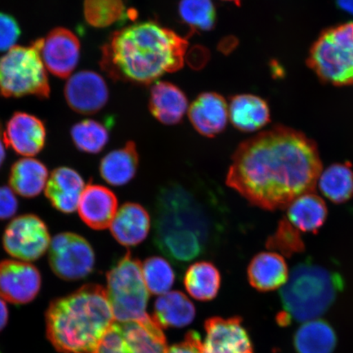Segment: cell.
<instances>
[{
  "label": "cell",
  "instance_id": "1",
  "mask_svg": "<svg viewBox=\"0 0 353 353\" xmlns=\"http://www.w3.org/2000/svg\"><path fill=\"white\" fill-rule=\"evenodd\" d=\"M321 170L316 144L301 132L277 125L238 145L226 183L254 206L281 210L314 192Z\"/></svg>",
  "mask_w": 353,
  "mask_h": 353
},
{
  "label": "cell",
  "instance_id": "2",
  "mask_svg": "<svg viewBox=\"0 0 353 353\" xmlns=\"http://www.w3.org/2000/svg\"><path fill=\"white\" fill-rule=\"evenodd\" d=\"M186 39L154 21L137 22L110 34L100 66L114 81L148 85L183 68Z\"/></svg>",
  "mask_w": 353,
  "mask_h": 353
},
{
  "label": "cell",
  "instance_id": "3",
  "mask_svg": "<svg viewBox=\"0 0 353 353\" xmlns=\"http://www.w3.org/2000/svg\"><path fill=\"white\" fill-rule=\"evenodd\" d=\"M183 183H168L154 207V241L175 263L191 262L207 252L221 232L215 203Z\"/></svg>",
  "mask_w": 353,
  "mask_h": 353
},
{
  "label": "cell",
  "instance_id": "4",
  "mask_svg": "<svg viewBox=\"0 0 353 353\" xmlns=\"http://www.w3.org/2000/svg\"><path fill=\"white\" fill-rule=\"evenodd\" d=\"M46 316L48 339L61 353H94L114 322L107 290L97 284L52 300Z\"/></svg>",
  "mask_w": 353,
  "mask_h": 353
},
{
  "label": "cell",
  "instance_id": "5",
  "mask_svg": "<svg viewBox=\"0 0 353 353\" xmlns=\"http://www.w3.org/2000/svg\"><path fill=\"white\" fill-rule=\"evenodd\" d=\"M343 288L341 275L310 262L297 265L281 287L284 313L291 321L319 319Z\"/></svg>",
  "mask_w": 353,
  "mask_h": 353
},
{
  "label": "cell",
  "instance_id": "6",
  "mask_svg": "<svg viewBox=\"0 0 353 353\" xmlns=\"http://www.w3.org/2000/svg\"><path fill=\"white\" fill-rule=\"evenodd\" d=\"M50 92L38 39L30 46H14L0 57V95L7 99L34 96L47 99Z\"/></svg>",
  "mask_w": 353,
  "mask_h": 353
},
{
  "label": "cell",
  "instance_id": "7",
  "mask_svg": "<svg viewBox=\"0 0 353 353\" xmlns=\"http://www.w3.org/2000/svg\"><path fill=\"white\" fill-rule=\"evenodd\" d=\"M307 63L322 82L353 85V22L322 32L309 52Z\"/></svg>",
  "mask_w": 353,
  "mask_h": 353
},
{
  "label": "cell",
  "instance_id": "8",
  "mask_svg": "<svg viewBox=\"0 0 353 353\" xmlns=\"http://www.w3.org/2000/svg\"><path fill=\"white\" fill-rule=\"evenodd\" d=\"M107 294L114 321H134L148 319L149 291L143 276L142 264L128 252L107 274Z\"/></svg>",
  "mask_w": 353,
  "mask_h": 353
},
{
  "label": "cell",
  "instance_id": "9",
  "mask_svg": "<svg viewBox=\"0 0 353 353\" xmlns=\"http://www.w3.org/2000/svg\"><path fill=\"white\" fill-rule=\"evenodd\" d=\"M162 328L152 317L116 321L105 334L94 353H166Z\"/></svg>",
  "mask_w": 353,
  "mask_h": 353
},
{
  "label": "cell",
  "instance_id": "10",
  "mask_svg": "<svg viewBox=\"0 0 353 353\" xmlns=\"http://www.w3.org/2000/svg\"><path fill=\"white\" fill-rule=\"evenodd\" d=\"M48 261L52 272L61 280L76 281L94 271L95 254L88 241L78 234H57L48 248Z\"/></svg>",
  "mask_w": 353,
  "mask_h": 353
},
{
  "label": "cell",
  "instance_id": "11",
  "mask_svg": "<svg viewBox=\"0 0 353 353\" xmlns=\"http://www.w3.org/2000/svg\"><path fill=\"white\" fill-rule=\"evenodd\" d=\"M50 243L47 225L34 214H24L12 220L3 236L6 252L23 262L41 258L50 248Z\"/></svg>",
  "mask_w": 353,
  "mask_h": 353
},
{
  "label": "cell",
  "instance_id": "12",
  "mask_svg": "<svg viewBox=\"0 0 353 353\" xmlns=\"http://www.w3.org/2000/svg\"><path fill=\"white\" fill-rule=\"evenodd\" d=\"M38 41L46 68L57 77H69L81 59V46L77 35L68 29L57 28Z\"/></svg>",
  "mask_w": 353,
  "mask_h": 353
},
{
  "label": "cell",
  "instance_id": "13",
  "mask_svg": "<svg viewBox=\"0 0 353 353\" xmlns=\"http://www.w3.org/2000/svg\"><path fill=\"white\" fill-rule=\"evenodd\" d=\"M41 272L33 264L20 260L0 263V298L14 304L33 301L41 289Z\"/></svg>",
  "mask_w": 353,
  "mask_h": 353
},
{
  "label": "cell",
  "instance_id": "14",
  "mask_svg": "<svg viewBox=\"0 0 353 353\" xmlns=\"http://www.w3.org/2000/svg\"><path fill=\"white\" fill-rule=\"evenodd\" d=\"M64 95L66 103L74 112L94 114L107 105L109 90L107 83L99 74L81 70L66 82Z\"/></svg>",
  "mask_w": 353,
  "mask_h": 353
},
{
  "label": "cell",
  "instance_id": "15",
  "mask_svg": "<svg viewBox=\"0 0 353 353\" xmlns=\"http://www.w3.org/2000/svg\"><path fill=\"white\" fill-rule=\"evenodd\" d=\"M205 330L203 353H253L248 333L237 317L211 319L206 322Z\"/></svg>",
  "mask_w": 353,
  "mask_h": 353
},
{
  "label": "cell",
  "instance_id": "16",
  "mask_svg": "<svg viewBox=\"0 0 353 353\" xmlns=\"http://www.w3.org/2000/svg\"><path fill=\"white\" fill-rule=\"evenodd\" d=\"M47 132L41 119L17 112L8 121L4 140L8 147L25 157L37 156L46 145Z\"/></svg>",
  "mask_w": 353,
  "mask_h": 353
},
{
  "label": "cell",
  "instance_id": "17",
  "mask_svg": "<svg viewBox=\"0 0 353 353\" xmlns=\"http://www.w3.org/2000/svg\"><path fill=\"white\" fill-rule=\"evenodd\" d=\"M188 112L194 129L207 138H214L228 125V105L218 92H202L190 105Z\"/></svg>",
  "mask_w": 353,
  "mask_h": 353
},
{
  "label": "cell",
  "instance_id": "18",
  "mask_svg": "<svg viewBox=\"0 0 353 353\" xmlns=\"http://www.w3.org/2000/svg\"><path fill=\"white\" fill-rule=\"evenodd\" d=\"M117 208V197L112 191L101 185L88 184L82 193L78 211L88 227L104 230L112 225Z\"/></svg>",
  "mask_w": 353,
  "mask_h": 353
},
{
  "label": "cell",
  "instance_id": "19",
  "mask_svg": "<svg viewBox=\"0 0 353 353\" xmlns=\"http://www.w3.org/2000/svg\"><path fill=\"white\" fill-rule=\"evenodd\" d=\"M85 188V182L76 170L60 167L48 178L46 195L56 210L72 214L78 209Z\"/></svg>",
  "mask_w": 353,
  "mask_h": 353
},
{
  "label": "cell",
  "instance_id": "20",
  "mask_svg": "<svg viewBox=\"0 0 353 353\" xmlns=\"http://www.w3.org/2000/svg\"><path fill=\"white\" fill-rule=\"evenodd\" d=\"M151 229V219L147 210L137 203L128 202L117 211L110 232L123 246H136L143 242Z\"/></svg>",
  "mask_w": 353,
  "mask_h": 353
},
{
  "label": "cell",
  "instance_id": "21",
  "mask_svg": "<svg viewBox=\"0 0 353 353\" xmlns=\"http://www.w3.org/2000/svg\"><path fill=\"white\" fill-rule=\"evenodd\" d=\"M188 109L186 94L174 83L158 81L152 87L149 110L159 122L165 125H178Z\"/></svg>",
  "mask_w": 353,
  "mask_h": 353
},
{
  "label": "cell",
  "instance_id": "22",
  "mask_svg": "<svg viewBox=\"0 0 353 353\" xmlns=\"http://www.w3.org/2000/svg\"><path fill=\"white\" fill-rule=\"evenodd\" d=\"M229 120L236 130L252 132L263 129L271 121L267 101L253 94L232 97L228 105Z\"/></svg>",
  "mask_w": 353,
  "mask_h": 353
},
{
  "label": "cell",
  "instance_id": "23",
  "mask_svg": "<svg viewBox=\"0 0 353 353\" xmlns=\"http://www.w3.org/2000/svg\"><path fill=\"white\" fill-rule=\"evenodd\" d=\"M288 277L285 259L276 253H260L254 256L249 265L250 283L254 289L263 292L281 288Z\"/></svg>",
  "mask_w": 353,
  "mask_h": 353
},
{
  "label": "cell",
  "instance_id": "24",
  "mask_svg": "<svg viewBox=\"0 0 353 353\" xmlns=\"http://www.w3.org/2000/svg\"><path fill=\"white\" fill-rule=\"evenodd\" d=\"M139 165V154L132 141L125 147L109 152L101 161L99 171L101 178L114 187L129 183L134 178Z\"/></svg>",
  "mask_w": 353,
  "mask_h": 353
},
{
  "label": "cell",
  "instance_id": "25",
  "mask_svg": "<svg viewBox=\"0 0 353 353\" xmlns=\"http://www.w3.org/2000/svg\"><path fill=\"white\" fill-rule=\"evenodd\" d=\"M48 178L47 167L32 157L20 159L12 165L10 185L13 192L22 197L34 198L46 188Z\"/></svg>",
  "mask_w": 353,
  "mask_h": 353
},
{
  "label": "cell",
  "instance_id": "26",
  "mask_svg": "<svg viewBox=\"0 0 353 353\" xmlns=\"http://www.w3.org/2000/svg\"><path fill=\"white\" fill-rule=\"evenodd\" d=\"M195 316L191 300L179 291H172L157 299L152 319L161 328L183 327L191 323Z\"/></svg>",
  "mask_w": 353,
  "mask_h": 353
},
{
  "label": "cell",
  "instance_id": "27",
  "mask_svg": "<svg viewBox=\"0 0 353 353\" xmlns=\"http://www.w3.org/2000/svg\"><path fill=\"white\" fill-rule=\"evenodd\" d=\"M294 343L298 353H333L337 337L332 326L319 319L303 322L295 333Z\"/></svg>",
  "mask_w": 353,
  "mask_h": 353
},
{
  "label": "cell",
  "instance_id": "28",
  "mask_svg": "<svg viewBox=\"0 0 353 353\" xmlns=\"http://www.w3.org/2000/svg\"><path fill=\"white\" fill-rule=\"evenodd\" d=\"M287 208L289 222L303 232L319 230L327 216L324 201L313 192L295 199Z\"/></svg>",
  "mask_w": 353,
  "mask_h": 353
},
{
  "label": "cell",
  "instance_id": "29",
  "mask_svg": "<svg viewBox=\"0 0 353 353\" xmlns=\"http://www.w3.org/2000/svg\"><path fill=\"white\" fill-rule=\"evenodd\" d=\"M184 285L188 294L199 301H210L219 293L221 274L215 265L206 261L194 263L184 276Z\"/></svg>",
  "mask_w": 353,
  "mask_h": 353
},
{
  "label": "cell",
  "instance_id": "30",
  "mask_svg": "<svg viewBox=\"0 0 353 353\" xmlns=\"http://www.w3.org/2000/svg\"><path fill=\"white\" fill-rule=\"evenodd\" d=\"M83 16L92 28H107L136 13L127 11L123 0H85Z\"/></svg>",
  "mask_w": 353,
  "mask_h": 353
},
{
  "label": "cell",
  "instance_id": "31",
  "mask_svg": "<svg viewBox=\"0 0 353 353\" xmlns=\"http://www.w3.org/2000/svg\"><path fill=\"white\" fill-rule=\"evenodd\" d=\"M319 182L321 192L331 201L343 203L353 196V172L347 163L329 167Z\"/></svg>",
  "mask_w": 353,
  "mask_h": 353
},
{
  "label": "cell",
  "instance_id": "32",
  "mask_svg": "<svg viewBox=\"0 0 353 353\" xmlns=\"http://www.w3.org/2000/svg\"><path fill=\"white\" fill-rule=\"evenodd\" d=\"M179 16L191 33L210 32L217 22V10L212 0H181Z\"/></svg>",
  "mask_w": 353,
  "mask_h": 353
},
{
  "label": "cell",
  "instance_id": "33",
  "mask_svg": "<svg viewBox=\"0 0 353 353\" xmlns=\"http://www.w3.org/2000/svg\"><path fill=\"white\" fill-rule=\"evenodd\" d=\"M70 134L77 149L88 154H98L103 151L110 139L107 125L90 119L73 125Z\"/></svg>",
  "mask_w": 353,
  "mask_h": 353
},
{
  "label": "cell",
  "instance_id": "34",
  "mask_svg": "<svg viewBox=\"0 0 353 353\" xmlns=\"http://www.w3.org/2000/svg\"><path fill=\"white\" fill-rule=\"evenodd\" d=\"M145 286L154 295L170 292L175 281L173 268L167 260L160 256H152L145 259L142 266Z\"/></svg>",
  "mask_w": 353,
  "mask_h": 353
},
{
  "label": "cell",
  "instance_id": "35",
  "mask_svg": "<svg viewBox=\"0 0 353 353\" xmlns=\"http://www.w3.org/2000/svg\"><path fill=\"white\" fill-rule=\"evenodd\" d=\"M267 246L269 249L280 251L287 256L300 252L304 248L296 228L285 220L281 222L274 235L269 238Z\"/></svg>",
  "mask_w": 353,
  "mask_h": 353
},
{
  "label": "cell",
  "instance_id": "36",
  "mask_svg": "<svg viewBox=\"0 0 353 353\" xmlns=\"http://www.w3.org/2000/svg\"><path fill=\"white\" fill-rule=\"evenodd\" d=\"M19 22L10 14L0 12V52L10 50L21 37Z\"/></svg>",
  "mask_w": 353,
  "mask_h": 353
},
{
  "label": "cell",
  "instance_id": "37",
  "mask_svg": "<svg viewBox=\"0 0 353 353\" xmlns=\"http://www.w3.org/2000/svg\"><path fill=\"white\" fill-rule=\"evenodd\" d=\"M19 208L14 192L10 188L0 187V220H6L12 217Z\"/></svg>",
  "mask_w": 353,
  "mask_h": 353
},
{
  "label": "cell",
  "instance_id": "38",
  "mask_svg": "<svg viewBox=\"0 0 353 353\" xmlns=\"http://www.w3.org/2000/svg\"><path fill=\"white\" fill-rule=\"evenodd\" d=\"M166 353H203L201 339L196 333H189L183 342L168 348Z\"/></svg>",
  "mask_w": 353,
  "mask_h": 353
},
{
  "label": "cell",
  "instance_id": "39",
  "mask_svg": "<svg viewBox=\"0 0 353 353\" xmlns=\"http://www.w3.org/2000/svg\"><path fill=\"white\" fill-rule=\"evenodd\" d=\"M8 308L4 300L0 298V331H2L7 325L8 321Z\"/></svg>",
  "mask_w": 353,
  "mask_h": 353
},
{
  "label": "cell",
  "instance_id": "40",
  "mask_svg": "<svg viewBox=\"0 0 353 353\" xmlns=\"http://www.w3.org/2000/svg\"><path fill=\"white\" fill-rule=\"evenodd\" d=\"M6 140H4V132H3L2 123L0 122V169L3 165L6 158Z\"/></svg>",
  "mask_w": 353,
  "mask_h": 353
},
{
  "label": "cell",
  "instance_id": "41",
  "mask_svg": "<svg viewBox=\"0 0 353 353\" xmlns=\"http://www.w3.org/2000/svg\"><path fill=\"white\" fill-rule=\"evenodd\" d=\"M336 3L339 8L353 15V0H336Z\"/></svg>",
  "mask_w": 353,
  "mask_h": 353
},
{
  "label": "cell",
  "instance_id": "42",
  "mask_svg": "<svg viewBox=\"0 0 353 353\" xmlns=\"http://www.w3.org/2000/svg\"><path fill=\"white\" fill-rule=\"evenodd\" d=\"M224 1L232 2L236 4L237 6H241V0H224Z\"/></svg>",
  "mask_w": 353,
  "mask_h": 353
}]
</instances>
